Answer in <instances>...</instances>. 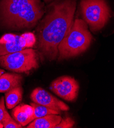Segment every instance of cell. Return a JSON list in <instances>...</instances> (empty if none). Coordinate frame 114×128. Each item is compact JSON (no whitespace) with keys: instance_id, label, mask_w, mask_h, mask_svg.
Instances as JSON below:
<instances>
[{"instance_id":"obj_3","label":"cell","mask_w":114,"mask_h":128,"mask_svg":"<svg viewBox=\"0 0 114 128\" xmlns=\"http://www.w3.org/2000/svg\"><path fill=\"white\" fill-rule=\"evenodd\" d=\"M93 39L86 22L76 19L72 27L58 46L60 60L80 55L90 46Z\"/></svg>"},{"instance_id":"obj_14","label":"cell","mask_w":114,"mask_h":128,"mask_svg":"<svg viewBox=\"0 0 114 128\" xmlns=\"http://www.w3.org/2000/svg\"><path fill=\"white\" fill-rule=\"evenodd\" d=\"M3 127L5 128H21L22 126L17 123L15 120L11 118L8 112L5 110L4 116L2 120Z\"/></svg>"},{"instance_id":"obj_2","label":"cell","mask_w":114,"mask_h":128,"mask_svg":"<svg viewBox=\"0 0 114 128\" xmlns=\"http://www.w3.org/2000/svg\"><path fill=\"white\" fill-rule=\"evenodd\" d=\"M0 13L4 24L15 29L30 28L44 14L40 0H2Z\"/></svg>"},{"instance_id":"obj_13","label":"cell","mask_w":114,"mask_h":128,"mask_svg":"<svg viewBox=\"0 0 114 128\" xmlns=\"http://www.w3.org/2000/svg\"><path fill=\"white\" fill-rule=\"evenodd\" d=\"M12 113L15 119L22 126H25L30 123L29 116L22 108L21 105L16 107L12 110Z\"/></svg>"},{"instance_id":"obj_16","label":"cell","mask_w":114,"mask_h":128,"mask_svg":"<svg viewBox=\"0 0 114 128\" xmlns=\"http://www.w3.org/2000/svg\"><path fill=\"white\" fill-rule=\"evenodd\" d=\"M22 108L26 112V113L28 115V116H29V122L30 123L32 122V116H33V113H34V111H33V108L31 106H29L28 105H21Z\"/></svg>"},{"instance_id":"obj_7","label":"cell","mask_w":114,"mask_h":128,"mask_svg":"<svg viewBox=\"0 0 114 128\" xmlns=\"http://www.w3.org/2000/svg\"><path fill=\"white\" fill-rule=\"evenodd\" d=\"M50 88L63 99L73 101L77 97L79 86L74 78L69 76H63L53 81Z\"/></svg>"},{"instance_id":"obj_8","label":"cell","mask_w":114,"mask_h":128,"mask_svg":"<svg viewBox=\"0 0 114 128\" xmlns=\"http://www.w3.org/2000/svg\"><path fill=\"white\" fill-rule=\"evenodd\" d=\"M30 98L34 103L59 112L61 111L69 110V107L67 104L40 87L34 89L31 94Z\"/></svg>"},{"instance_id":"obj_1","label":"cell","mask_w":114,"mask_h":128,"mask_svg":"<svg viewBox=\"0 0 114 128\" xmlns=\"http://www.w3.org/2000/svg\"><path fill=\"white\" fill-rule=\"evenodd\" d=\"M76 0H64L55 4L41 24L39 46L50 60L55 59L58 46L70 30L73 23Z\"/></svg>"},{"instance_id":"obj_5","label":"cell","mask_w":114,"mask_h":128,"mask_svg":"<svg viewBox=\"0 0 114 128\" xmlns=\"http://www.w3.org/2000/svg\"><path fill=\"white\" fill-rule=\"evenodd\" d=\"M38 55L31 48L0 56V66L16 72H26L39 66Z\"/></svg>"},{"instance_id":"obj_19","label":"cell","mask_w":114,"mask_h":128,"mask_svg":"<svg viewBox=\"0 0 114 128\" xmlns=\"http://www.w3.org/2000/svg\"><path fill=\"white\" fill-rule=\"evenodd\" d=\"M3 128V124L2 122H0V128Z\"/></svg>"},{"instance_id":"obj_6","label":"cell","mask_w":114,"mask_h":128,"mask_svg":"<svg viewBox=\"0 0 114 128\" xmlns=\"http://www.w3.org/2000/svg\"><path fill=\"white\" fill-rule=\"evenodd\" d=\"M35 42L36 37L31 32L21 35L6 34L0 38V56L32 48Z\"/></svg>"},{"instance_id":"obj_12","label":"cell","mask_w":114,"mask_h":128,"mask_svg":"<svg viewBox=\"0 0 114 128\" xmlns=\"http://www.w3.org/2000/svg\"><path fill=\"white\" fill-rule=\"evenodd\" d=\"M31 106L33 107L34 111L33 116L32 118V121L36 118L45 116L47 115L60 114L59 112L35 103H31Z\"/></svg>"},{"instance_id":"obj_9","label":"cell","mask_w":114,"mask_h":128,"mask_svg":"<svg viewBox=\"0 0 114 128\" xmlns=\"http://www.w3.org/2000/svg\"><path fill=\"white\" fill-rule=\"evenodd\" d=\"M22 76L19 74L5 73L0 76V92H6L21 86Z\"/></svg>"},{"instance_id":"obj_20","label":"cell","mask_w":114,"mask_h":128,"mask_svg":"<svg viewBox=\"0 0 114 128\" xmlns=\"http://www.w3.org/2000/svg\"><path fill=\"white\" fill-rule=\"evenodd\" d=\"M45 1H49V0H45Z\"/></svg>"},{"instance_id":"obj_17","label":"cell","mask_w":114,"mask_h":128,"mask_svg":"<svg viewBox=\"0 0 114 128\" xmlns=\"http://www.w3.org/2000/svg\"><path fill=\"white\" fill-rule=\"evenodd\" d=\"M5 110L4 98L2 96L1 100H0V122L2 123V120Z\"/></svg>"},{"instance_id":"obj_18","label":"cell","mask_w":114,"mask_h":128,"mask_svg":"<svg viewBox=\"0 0 114 128\" xmlns=\"http://www.w3.org/2000/svg\"><path fill=\"white\" fill-rule=\"evenodd\" d=\"M5 72V70L0 69V76H1L3 74H4Z\"/></svg>"},{"instance_id":"obj_4","label":"cell","mask_w":114,"mask_h":128,"mask_svg":"<svg viewBox=\"0 0 114 128\" xmlns=\"http://www.w3.org/2000/svg\"><path fill=\"white\" fill-rule=\"evenodd\" d=\"M80 7L85 22L93 31L103 28L111 17V10L105 0H81Z\"/></svg>"},{"instance_id":"obj_15","label":"cell","mask_w":114,"mask_h":128,"mask_svg":"<svg viewBox=\"0 0 114 128\" xmlns=\"http://www.w3.org/2000/svg\"><path fill=\"white\" fill-rule=\"evenodd\" d=\"M75 124V122L71 118L67 117L61 119L60 122L54 128H71Z\"/></svg>"},{"instance_id":"obj_10","label":"cell","mask_w":114,"mask_h":128,"mask_svg":"<svg viewBox=\"0 0 114 128\" xmlns=\"http://www.w3.org/2000/svg\"><path fill=\"white\" fill-rule=\"evenodd\" d=\"M62 118L57 114H49L36 118L27 127V128H54L61 121Z\"/></svg>"},{"instance_id":"obj_11","label":"cell","mask_w":114,"mask_h":128,"mask_svg":"<svg viewBox=\"0 0 114 128\" xmlns=\"http://www.w3.org/2000/svg\"><path fill=\"white\" fill-rule=\"evenodd\" d=\"M23 92L21 86L15 87L6 92L5 101L8 109L15 108L22 100Z\"/></svg>"}]
</instances>
